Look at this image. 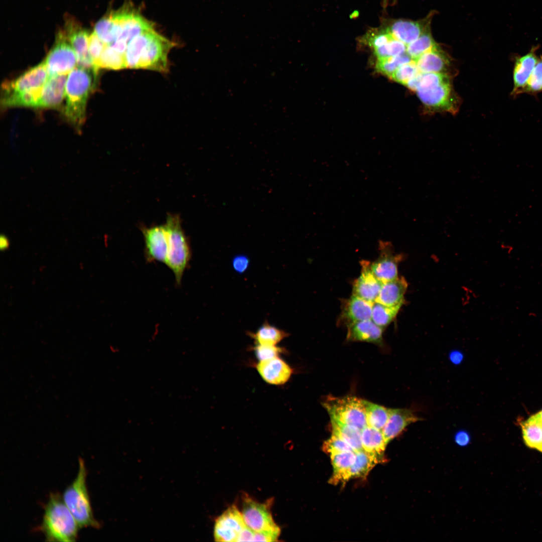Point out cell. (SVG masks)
<instances>
[{
	"instance_id": "f907efd6",
	"label": "cell",
	"mask_w": 542,
	"mask_h": 542,
	"mask_svg": "<svg viewBox=\"0 0 542 542\" xmlns=\"http://www.w3.org/2000/svg\"><path fill=\"white\" fill-rule=\"evenodd\" d=\"M536 416H537V417H538V418H539V419L540 420V421H541L542 422V411H540V412H539V413H538L537 414H536Z\"/></svg>"
},
{
	"instance_id": "b9f144b4",
	"label": "cell",
	"mask_w": 542,
	"mask_h": 542,
	"mask_svg": "<svg viewBox=\"0 0 542 542\" xmlns=\"http://www.w3.org/2000/svg\"><path fill=\"white\" fill-rule=\"evenodd\" d=\"M106 45V44L98 37L95 32L89 35V53L93 62L94 68L97 72H98V69L97 64Z\"/></svg>"
},
{
	"instance_id": "e0dca14e",
	"label": "cell",
	"mask_w": 542,
	"mask_h": 542,
	"mask_svg": "<svg viewBox=\"0 0 542 542\" xmlns=\"http://www.w3.org/2000/svg\"><path fill=\"white\" fill-rule=\"evenodd\" d=\"M69 25L65 34L75 52L78 66L95 70L89 53V35L88 32L76 25L70 24Z\"/></svg>"
},
{
	"instance_id": "5b68a950",
	"label": "cell",
	"mask_w": 542,
	"mask_h": 542,
	"mask_svg": "<svg viewBox=\"0 0 542 542\" xmlns=\"http://www.w3.org/2000/svg\"><path fill=\"white\" fill-rule=\"evenodd\" d=\"M164 226L168 243L165 264L173 272L176 284L180 286L191 258L190 244L178 215L169 214Z\"/></svg>"
},
{
	"instance_id": "cb8c5ba5",
	"label": "cell",
	"mask_w": 542,
	"mask_h": 542,
	"mask_svg": "<svg viewBox=\"0 0 542 542\" xmlns=\"http://www.w3.org/2000/svg\"><path fill=\"white\" fill-rule=\"evenodd\" d=\"M363 449L382 462L387 446L381 430L366 426L361 430Z\"/></svg>"
},
{
	"instance_id": "d6a6232c",
	"label": "cell",
	"mask_w": 542,
	"mask_h": 542,
	"mask_svg": "<svg viewBox=\"0 0 542 542\" xmlns=\"http://www.w3.org/2000/svg\"><path fill=\"white\" fill-rule=\"evenodd\" d=\"M437 46L429 28L416 40L407 45L406 53L415 61Z\"/></svg>"
},
{
	"instance_id": "f1b7e54d",
	"label": "cell",
	"mask_w": 542,
	"mask_h": 542,
	"mask_svg": "<svg viewBox=\"0 0 542 542\" xmlns=\"http://www.w3.org/2000/svg\"><path fill=\"white\" fill-rule=\"evenodd\" d=\"M256 344L277 345L289 335L284 330L264 322L254 333H248Z\"/></svg>"
},
{
	"instance_id": "4dcf8cb0",
	"label": "cell",
	"mask_w": 542,
	"mask_h": 542,
	"mask_svg": "<svg viewBox=\"0 0 542 542\" xmlns=\"http://www.w3.org/2000/svg\"><path fill=\"white\" fill-rule=\"evenodd\" d=\"M94 32L106 45H109L116 40L119 26L112 13L96 23Z\"/></svg>"
},
{
	"instance_id": "9c48e42d",
	"label": "cell",
	"mask_w": 542,
	"mask_h": 542,
	"mask_svg": "<svg viewBox=\"0 0 542 542\" xmlns=\"http://www.w3.org/2000/svg\"><path fill=\"white\" fill-rule=\"evenodd\" d=\"M44 62L50 76L66 75L75 68L76 54L65 33H59Z\"/></svg>"
},
{
	"instance_id": "f35d334b",
	"label": "cell",
	"mask_w": 542,
	"mask_h": 542,
	"mask_svg": "<svg viewBox=\"0 0 542 542\" xmlns=\"http://www.w3.org/2000/svg\"><path fill=\"white\" fill-rule=\"evenodd\" d=\"M420 72L416 61L413 60L399 67L390 77L398 83L405 85Z\"/></svg>"
},
{
	"instance_id": "7a4b0ae2",
	"label": "cell",
	"mask_w": 542,
	"mask_h": 542,
	"mask_svg": "<svg viewBox=\"0 0 542 542\" xmlns=\"http://www.w3.org/2000/svg\"><path fill=\"white\" fill-rule=\"evenodd\" d=\"M98 72L78 66L69 74L65 86L64 115L77 129L83 124L90 93L95 88Z\"/></svg>"
},
{
	"instance_id": "ac0fdd59",
	"label": "cell",
	"mask_w": 542,
	"mask_h": 542,
	"mask_svg": "<svg viewBox=\"0 0 542 542\" xmlns=\"http://www.w3.org/2000/svg\"><path fill=\"white\" fill-rule=\"evenodd\" d=\"M346 340L361 341L381 345L383 342V328L371 319L358 321L347 326Z\"/></svg>"
},
{
	"instance_id": "8fae6325",
	"label": "cell",
	"mask_w": 542,
	"mask_h": 542,
	"mask_svg": "<svg viewBox=\"0 0 542 542\" xmlns=\"http://www.w3.org/2000/svg\"><path fill=\"white\" fill-rule=\"evenodd\" d=\"M145 240V257L149 262L165 264L168 250V238L164 225L141 227Z\"/></svg>"
},
{
	"instance_id": "bcb514c9",
	"label": "cell",
	"mask_w": 542,
	"mask_h": 542,
	"mask_svg": "<svg viewBox=\"0 0 542 542\" xmlns=\"http://www.w3.org/2000/svg\"><path fill=\"white\" fill-rule=\"evenodd\" d=\"M255 531L246 526L239 534L236 542L253 541Z\"/></svg>"
},
{
	"instance_id": "5bb4252c",
	"label": "cell",
	"mask_w": 542,
	"mask_h": 542,
	"mask_svg": "<svg viewBox=\"0 0 542 542\" xmlns=\"http://www.w3.org/2000/svg\"><path fill=\"white\" fill-rule=\"evenodd\" d=\"M360 263L361 274L353 283L352 294L373 303L379 295L383 283L373 274L369 261L362 260Z\"/></svg>"
},
{
	"instance_id": "74e56055",
	"label": "cell",
	"mask_w": 542,
	"mask_h": 542,
	"mask_svg": "<svg viewBox=\"0 0 542 542\" xmlns=\"http://www.w3.org/2000/svg\"><path fill=\"white\" fill-rule=\"evenodd\" d=\"M542 92V56L539 57L531 74L523 93L533 95Z\"/></svg>"
},
{
	"instance_id": "4316f807",
	"label": "cell",
	"mask_w": 542,
	"mask_h": 542,
	"mask_svg": "<svg viewBox=\"0 0 542 542\" xmlns=\"http://www.w3.org/2000/svg\"><path fill=\"white\" fill-rule=\"evenodd\" d=\"M331 420L332 434L347 442L355 452L363 450L361 442V431L333 419Z\"/></svg>"
},
{
	"instance_id": "60d3db41",
	"label": "cell",
	"mask_w": 542,
	"mask_h": 542,
	"mask_svg": "<svg viewBox=\"0 0 542 542\" xmlns=\"http://www.w3.org/2000/svg\"><path fill=\"white\" fill-rule=\"evenodd\" d=\"M322 449L330 455L344 452L354 451L352 448L339 437L332 434L330 438L325 441Z\"/></svg>"
},
{
	"instance_id": "816d5d0a",
	"label": "cell",
	"mask_w": 542,
	"mask_h": 542,
	"mask_svg": "<svg viewBox=\"0 0 542 542\" xmlns=\"http://www.w3.org/2000/svg\"><path fill=\"white\" fill-rule=\"evenodd\" d=\"M537 450H538L539 451H541L542 452V443L539 446V447L537 448Z\"/></svg>"
},
{
	"instance_id": "836d02e7",
	"label": "cell",
	"mask_w": 542,
	"mask_h": 542,
	"mask_svg": "<svg viewBox=\"0 0 542 542\" xmlns=\"http://www.w3.org/2000/svg\"><path fill=\"white\" fill-rule=\"evenodd\" d=\"M97 67L98 70L100 68L112 70L126 68L124 56L106 45L98 60Z\"/></svg>"
},
{
	"instance_id": "9a60e30c",
	"label": "cell",
	"mask_w": 542,
	"mask_h": 542,
	"mask_svg": "<svg viewBox=\"0 0 542 542\" xmlns=\"http://www.w3.org/2000/svg\"><path fill=\"white\" fill-rule=\"evenodd\" d=\"M256 367L263 380L273 385L285 384L293 373L289 365L279 356L259 361Z\"/></svg>"
},
{
	"instance_id": "30bf717a",
	"label": "cell",
	"mask_w": 542,
	"mask_h": 542,
	"mask_svg": "<svg viewBox=\"0 0 542 542\" xmlns=\"http://www.w3.org/2000/svg\"><path fill=\"white\" fill-rule=\"evenodd\" d=\"M241 512L235 505L225 510L215 520L213 536L216 541L236 542L246 526Z\"/></svg>"
},
{
	"instance_id": "e575fe53",
	"label": "cell",
	"mask_w": 542,
	"mask_h": 542,
	"mask_svg": "<svg viewBox=\"0 0 542 542\" xmlns=\"http://www.w3.org/2000/svg\"><path fill=\"white\" fill-rule=\"evenodd\" d=\"M400 308L388 307L375 302L372 305L371 320L383 329L393 320Z\"/></svg>"
},
{
	"instance_id": "f6af8a7d",
	"label": "cell",
	"mask_w": 542,
	"mask_h": 542,
	"mask_svg": "<svg viewBox=\"0 0 542 542\" xmlns=\"http://www.w3.org/2000/svg\"><path fill=\"white\" fill-rule=\"evenodd\" d=\"M249 265V259L245 255H238L233 258V268L238 273H244L248 268Z\"/></svg>"
},
{
	"instance_id": "7dc6e473",
	"label": "cell",
	"mask_w": 542,
	"mask_h": 542,
	"mask_svg": "<svg viewBox=\"0 0 542 542\" xmlns=\"http://www.w3.org/2000/svg\"><path fill=\"white\" fill-rule=\"evenodd\" d=\"M421 72L411 79L405 85L409 89L417 91L419 89Z\"/></svg>"
},
{
	"instance_id": "f546056e",
	"label": "cell",
	"mask_w": 542,
	"mask_h": 542,
	"mask_svg": "<svg viewBox=\"0 0 542 542\" xmlns=\"http://www.w3.org/2000/svg\"><path fill=\"white\" fill-rule=\"evenodd\" d=\"M521 427L526 445L537 449L542 443V422L535 414L521 422Z\"/></svg>"
},
{
	"instance_id": "7bdbcfd3",
	"label": "cell",
	"mask_w": 542,
	"mask_h": 542,
	"mask_svg": "<svg viewBox=\"0 0 542 542\" xmlns=\"http://www.w3.org/2000/svg\"><path fill=\"white\" fill-rule=\"evenodd\" d=\"M393 38L387 28L379 31L370 32L365 37V40L370 47L375 49L386 44Z\"/></svg>"
},
{
	"instance_id": "681fc988",
	"label": "cell",
	"mask_w": 542,
	"mask_h": 542,
	"mask_svg": "<svg viewBox=\"0 0 542 542\" xmlns=\"http://www.w3.org/2000/svg\"><path fill=\"white\" fill-rule=\"evenodd\" d=\"M468 439L466 436V435H465V434H460L457 436V441L462 444L463 443L465 444L467 442Z\"/></svg>"
},
{
	"instance_id": "4fadbf2b",
	"label": "cell",
	"mask_w": 542,
	"mask_h": 542,
	"mask_svg": "<svg viewBox=\"0 0 542 542\" xmlns=\"http://www.w3.org/2000/svg\"><path fill=\"white\" fill-rule=\"evenodd\" d=\"M537 49V47H534L527 54L513 57L511 96L514 97L523 93L528 80L539 58L536 54Z\"/></svg>"
},
{
	"instance_id": "d6986e66",
	"label": "cell",
	"mask_w": 542,
	"mask_h": 542,
	"mask_svg": "<svg viewBox=\"0 0 542 542\" xmlns=\"http://www.w3.org/2000/svg\"><path fill=\"white\" fill-rule=\"evenodd\" d=\"M372 305L373 303L352 294L342 306L340 317L341 322L347 326L355 322L371 319Z\"/></svg>"
},
{
	"instance_id": "ffe728a7",
	"label": "cell",
	"mask_w": 542,
	"mask_h": 542,
	"mask_svg": "<svg viewBox=\"0 0 542 542\" xmlns=\"http://www.w3.org/2000/svg\"><path fill=\"white\" fill-rule=\"evenodd\" d=\"M65 75L50 76L44 85L37 107L57 108L65 96Z\"/></svg>"
},
{
	"instance_id": "6da1fadb",
	"label": "cell",
	"mask_w": 542,
	"mask_h": 542,
	"mask_svg": "<svg viewBox=\"0 0 542 542\" xmlns=\"http://www.w3.org/2000/svg\"><path fill=\"white\" fill-rule=\"evenodd\" d=\"M49 77L44 62L27 70L16 79L4 83L1 104L4 107H35Z\"/></svg>"
},
{
	"instance_id": "ab89813d",
	"label": "cell",
	"mask_w": 542,
	"mask_h": 542,
	"mask_svg": "<svg viewBox=\"0 0 542 542\" xmlns=\"http://www.w3.org/2000/svg\"><path fill=\"white\" fill-rule=\"evenodd\" d=\"M448 82V77L444 73H421L418 90L430 89Z\"/></svg>"
},
{
	"instance_id": "d590c367",
	"label": "cell",
	"mask_w": 542,
	"mask_h": 542,
	"mask_svg": "<svg viewBox=\"0 0 542 542\" xmlns=\"http://www.w3.org/2000/svg\"><path fill=\"white\" fill-rule=\"evenodd\" d=\"M412 60L405 53L395 57L378 59L376 68L378 72L390 77L399 67Z\"/></svg>"
},
{
	"instance_id": "ee69618b",
	"label": "cell",
	"mask_w": 542,
	"mask_h": 542,
	"mask_svg": "<svg viewBox=\"0 0 542 542\" xmlns=\"http://www.w3.org/2000/svg\"><path fill=\"white\" fill-rule=\"evenodd\" d=\"M254 351L259 361L279 356L284 349L277 345L256 344Z\"/></svg>"
},
{
	"instance_id": "277c9868",
	"label": "cell",
	"mask_w": 542,
	"mask_h": 542,
	"mask_svg": "<svg viewBox=\"0 0 542 542\" xmlns=\"http://www.w3.org/2000/svg\"><path fill=\"white\" fill-rule=\"evenodd\" d=\"M86 475L85 462L79 458L77 476L64 490L62 498L80 528L99 529L101 524L93 515L86 486Z\"/></svg>"
},
{
	"instance_id": "603a6c76",
	"label": "cell",
	"mask_w": 542,
	"mask_h": 542,
	"mask_svg": "<svg viewBox=\"0 0 542 542\" xmlns=\"http://www.w3.org/2000/svg\"><path fill=\"white\" fill-rule=\"evenodd\" d=\"M422 102L427 106L438 108H449L451 104L450 82L425 90L417 91Z\"/></svg>"
},
{
	"instance_id": "7402d4cb",
	"label": "cell",
	"mask_w": 542,
	"mask_h": 542,
	"mask_svg": "<svg viewBox=\"0 0 542 542\" xmlns=\"http://www.w3.org/2000/svg\"><path fill=\"white\" fill-rule=\"evenodd\" d=\"M408 283L403 277L383 283L375 302L388 307H401Z\"/></svg>"
},
{
	"instance_id": "8992f818",
	"label": "cell",
	"mask_w": 542,
	"mask_h": 542,
	"mask_svg": "<svg viewBox=\"0 0 542 542\" xmlns=\"http://www.w3.org/2000/svg\"><path fill=\"white\" fill-rule=\"evenodd\" d=\"M330 419L360 431L367 426L364 400L353 396H329L322 403Z\"/></svg>"
},
{
	"instance_id": "ba28073f",
	"label": "cell",
	"mask_w": 542,
	"mask_h": 542,
	"mask_svg": "<svg viewBox=\"0 0 542 542\" xmlns=\"http://www.w3.org/2000/svg\"><path fill=\"white\" fill-rule=\"evenodd\" d=\"M269 500L259 503L248 496L242 500V515L246 525L255 532H268L280 534L281 529L275 522Z\"/></svg>"
},
{
	"instance_id": "484cf974",
	"label": "cell",
	"mask_w": 542,
	"mask_h": 542,
	"mask_svg": "<svg viewBox=\"0 0 542 542\" xmlns=\"http://www.w3.org/2000/svg\"><path fill=\"white\" fill-rule=\"evenodd\" d=\"M333 466V474L329 483L334 485L345 483L346 473L354 463L356 454L353 451L344 452L330 455Z\"/></svg>"
},
{
	"instance_id": "8d00e7d4",
	"label": "cell",
	"mask_w": 542,
	"mask_h": 542,
	"mask_svg": "<svg viewBox=\"0 0 542 542\" xmlns=\"http://www.w3.org/2000/svg\"><path fill=\"white\" fill-rule=\"evenodd\" d=\"M407 45L394 38L386 44L374 49L378 59L395 57L406 52Z\"/></svg>"
},
{
	"instance_id": "c3c4849f",
	"label": "cell",
	"mask_w": 542,
	"mask_h": 542,
	"mask_svg": "<svg viewBox=\"0 0 542 542\" xmlns=\"http://www.w3.org/2000/svg\"><path fill=\"white\" fill-rule=\"evenodd\" d=\"M0 241L1 249L5 250L7 249L9 245L8 238L5 235H1Z\"/></svg>"
},
{
	"instance_id": "1f68e13d",
	"label": "cell",
	"mask_w": 542,
	"mask_h": 542,
	"mask_svg": "<svg viewBox=\"0 0 542 542\" xmlns=\"http://www.w3.org/2000/svg\"><path fill=\"white\" fill-rule=\"evenodd\" d=\"M367 425L381 430L388 419L390 409L364 400Z\"/></svg>"
},
{
	"instance_id": "7c38bea8",
	"label": "cell",
	"mask_w": 542,
	"mask_h": 542,
	"mask_svg": "<svg viewBox=\"0 0 542 542\" xmlns=\"http://www.w3.org/2000/svg\"><path fill=\"white\" fill-rule=\"evenodd\" d=\"M379 245V255L370 263V268L375 277L383 283L398 277V264L402 256L395 253L389 242L380 241Z\"/></svg>"
},
{
	"instance_id": "83f0119b",
	"label": "cell",
	"mask_w": 542,
	"mask_h": 542,
	"mask_svg": "<svg viewBox=\"0 0 542 542\" xmlns=\"http://www.w3.org/2000/svg\"><path fill=\"white\" fill-rule=\"evenodd\" d=\"M355 461L347 472L346 482L353 478H365L373 467L381 462L364 450L355 452Z\"/></svg>"
},
{
	"instance_id": "44dd1931",
	"label": "cell",
	"mask_w": 542,
	"mask_h": 542,
	"mask_svg": "<svg viewBox=\"0 0 542 542\" xmlns=\"http://www.w3.org/2000/svg\"><path fill=\"white\" fill-rule=\"evenodd\" d=\"M429 21L426 19L418 21L399 20L387 29L395 39L408 45L429 28Z\"/></svg>"
},
{
	"instance_id": "2e32d148",
	"label": "cell",
	"mask_w": 542,
	"mask_h": 542,
	"mask_svg": "<svg viewBox=\"0 0 542 542\" xmlns=\"http://www.w3.org/2000/svg\"><path fill=\"white\" fill-rule=\"evenodd\" d=\"M422 420L414 411L408 409H390L387 421L382 430L387 445L410 425Z\"/></svg>"
},
{
	"instance_id": "3957f363",
	"label": "cell",
	"mask_w": 542,
	"mask_h": 542,
	"mask_svg": "<svg viewBox=\"0 0 542 542\" xmlns=\"http://www.w3.org/2000/svg\"><path fill=\"white\" fill-rule=\"evenodd\" d=\"M80 528L74 516L58 493H52L45 505L40 530L47 541L72 542Z\"/></svg>"
},
{
	"instance_id": "d4e9b609",
	"label": "cell",
	"mask_w": 542,
	"mask_h": 542,
	"mask_svg": "<svg viewBox=\"0 0 542 542\" xmlns=\"http://www.w3.org/2000/svg\"><path fill=\"white\" fill-rule=\"evenodd\" d=\"M415 61L421 73H443L448 64L445 53L438 45Z\"/></svg>"
},
{
	"instance_id": "52a82bcc",
	"label": "cell",
	"mask_w": 542,
	"mask_h": 542,
	"mask_svg": "<svg viewBox=\"0 0 542 542\" xmlns=\"http://www.w3.org/2000/svg\"><path fill=\"white\" fill-rule=\"evenodd\" d=\"M175 44L151 31L141 51L137 69H148L166 73L169 70L168 55Z\"/></svg>"
}]
</instances>
